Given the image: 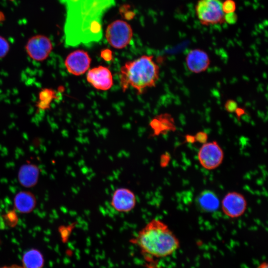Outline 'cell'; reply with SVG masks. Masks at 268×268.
<instances>
[{
  "instance_id": "22",
  "label": "cell",
  "mask_w": 268,
  "mask_h": 268,
  "mask_svg": "<svg viewBox=\"0 0 268 268\" xmlns=\"http://www.w3.org/2000/svg\"><path fill=\"white\" fill-rule=\"evenodd\" d=\"M237 103L233 99H228L224 104V108L228 113H234L238 108Z\"/></svg>"
},
{
  "instance_id": "2",
  "label": "cell",
  "mask_w": 268,
  "mask_h": 268,
  "mask_svg": "<svg viewBox=\"0 0 268 268\" xmlns=\"http://www.w3.org/2000/svg\"><path fill=\"white\" fill-rule=\"evenodd\" d=\"M130 242L138 247L149 262L171 256L180 246L179 239L169 226L156 218L146 224Z\"/></svg>"
},
{
  "instance_id": "1",
  "label": "cell",
  "mask_w": 268,
  "mask_h": 268,
  "mask_svg": "<svg viewBox=\"0 0 268 268\" xmlns=\"http://www.w3.org/2000/svg\"><path fill=\"white\" fill-rule=\"evenodd\" d=\"M66 8L65 42L76 47L99 42L103 37L102 18L115 0H60Z\"/></svg>"
},
{
  "instance_id": "5",
  "label": "cell",
  "mask_w": 268,
  "mask_h": 268,
  "mask_svg": "<svg viewBox=\"0 0 268 268\" xmlns=\"http://www.w3.org/2000/svg\"><path fill=\"white\" fill-rule=\"evenodd\" d=\"M133 36L132 28L127 22L116 20L109 24L106 29L105 37L108 43L117 49L127 47Z\"/></svg>"
},
{
  "instance_id": "17",
  "label": "cell",
  "mask_w": 268,
  "mask_h": 268,
  "mask_svg": "<svg viewBox=\"0 0 268 268\" xmlns=\"http://www.w3.org/2000/svg\"><path fill=\"white\" fill-rule=\"evenodd\" d=\"M38 176L37 169L31 165L23 167L19 173V179L22 185L25 186H32L37 181Z\"/></svg>"
},
{
  "instance_id": "15",
  "label": "cell",
  "mask_w": 268,
  "mask_h": 268,
  "mask_svg": "<svg viewBox=\"0 0 268 268\" xmlns=\"http://www.w3.org/2000/svg\"><path fill=\"white\" fill-rule=\"evenodd\" d=\"M23 268H42L44 260L41 252L36 249L26 251L22 257Z\"/></svg>"
},
{
  "instance_id": "11",
  "label": "cell",
  "mask_w": 268,
  "mask_h": 268,
  "mask_svg": "<svg viewBox=\"0 0 268 268\" xmlns=\"http://www.w3.org/2000/svg\"><path fill=\"white\" fill-rule=\"evenodd\" d=\"M87 81L95 88L107 90L113 85V76L107 67L99 66L90 69L86 75Z\"/></svg>"
},
{
  "instance_id": "28",
  "label": "cell",
  "mask_w": 268,
  "mask_h": 268,
  "mask_svg": "<svg viewBox=\"0 0 268 268\" xmlns=\"http://www.w3.org/2000/svg\"><path fill=\"white\" fill-rule=\"evenodd\" d=\"M5 227V224L2 216L0 214V230H3Z\"/></svg>"
},
{
  "instance_id": "18",
  "label": "cell",
  "mask_w": 268,
  "mask_h": 268,
  "mask_svg": "<svg viewBox=\"0 0 268 268\" xmlns=\"http://www.w3.org/2000/svg\"><path fill=\"white\" fill-rule=\"evenodd\" d=\"M55 92L49 89H45L39 93V101L38 107L42 109H46L49 107L50 104L54 99Z\"/></svg>"
},
{
  "instance_id": "27",
  "label": "cell",
  "mask_w": 268,
  "mask_h": 268,
  "mask_svg": "<svg viewBox=\"0 0 268 268\" xmlns=\"http://www.w3.org/2000/svg\"><path fill=\"white\" fill-rule=\"evenodd\" d=\"M186 140L188 142H194L195 141V136L188 134L186 136Z\"/></svg>"
},
{
  "instance_id": "12",
  "label": "cell",
  "mask_w": 268,
  "mask_h": 268,
  "mask_svg": "<svg viewBox=\"0 0 268 268\" xmlns=\"http://www.w3.org/2000/svg\"><path fill=\"white\" fill-rule=\"evenodd\" d=\"M185 61L189 70L195 73L205 71L210 64V58L207 53L200 49L190 51L186 57Z\"/></svg>"
},
{
  "instance_id": "4",
  "label": "cell",
  "mask_w": 268,
  "mask_h": 268,
  "mask_svg": "<svg viewBox=\"0 0 268 268\" xmlns=\"http://www.w3.org/2000/svg\"><path fill=\"white\" fill-rule=\"evenodd\" d=\"M222 4L221 0H199L195 10L200 22L204 25H212L224 22Z\"/></svg>"
},
{
  "instance_id": "16",
  "label": "cell",
  "mask_w": 268,
  "mask_h": 268,
  "mask_svg": "<svg viewBox=\"0 0 268 268\" xmlns=\"http://www.w3.org/2000/svg\"><path fill=\"white\" fill-rule=\"evenodd\" d=\"M16 208L20 212H28L32 210L35 204L33 196L28 192H20L14 199Z\"/></svg>"
},
{
  "instance_id": "26",
  "label": "cell",
  "mask_w": 268,
  "mask_h": 268,
  "mask_svg": "<svg viewBox=\"0 0 268 268\" xmlns=\"http://www.w3.org/2000/svg\"><path fill=\"white\" fill-rule=\"evenodd\" d=\"M234 113L236 114L237 117L238 119H240L243 115L245 114V110L243 108L238 107Z\"/></svg>"
},
{
  "instance_id": "6",
  "label": "cell",
  "mask_w": 268,
  "mask_h": 268,
  "mask_svg": "<svg viewBox=\"0 0 268 268\" xmlns=\"http://www.w3.org/2000/svg\"><path fill=\"white\" fill-rule=\"evenodd\" d=\"M198 158L203 168L209 170H214L223 162V150L216 141L206 142L200 148Z\"/></svg>"
},
{
  "instance_id": "21",
  "label": "cell",
  "mask_w": 268,
  "mask_h": 268,
  "mask_svg": "<svg viewBox=\"0 0 268 268\" xmlns=\"http://www.w3.org/2000/svg\"><path fill=\"white\" fill-rule=\"evenodd\" d=\"M120 12L124 18L127 20H131L135 16V13L130 9L129 5H124L121 7Z\"/></svg>"
},
{
  "instance_id": "13",
  "label": "cell",
  "mask_w": 268,
  "mask_h": 268,
  "mask_svg": "<svg viewBox=\"0 0 268 268\" xmlns=\"http://www.w3.org/2000/svg\"><path fill=\"white\" fill-rule=\"evenodd\" d=\"M196 203L200 209L205 212L215 211L220 205L217 196L208 190H203L199 194L196 198Z\"/></svg>"
},
{
  "instance_id": "7",
  "label": "cell",
  "mask_w": 268,
  "mask_h": 268,
  "mask_svg": "<svg viewBox=\"0 0 268 268\" xmlns=\"http://www.w3.org/2000/svg\"><path fill=\"white\" fill-rule=\"evenodd\" d=\"M221 207L225 215L231 218H236L245 213L247 201L242 194L236 191L230 192L222 200Z\"/></svg>"
},
{
  "instance_id": "24",
  "label": "cell",
  "mask_w": 268,
  "mask_h": 268,
  "mask_svg": "<svg viewBox=\"0 0 268 268\" xmlns=\"http://www.w3.org/2000/svg\"><path fill=\"white\" fill-rule=\"evenodd\" d=\"M101 57L105 61L109 62L113 60V52L109 49H104L101 51Z\"/></svg>"
},
{
  "instance_id": "9",
  "label": "cell",
  "mask_w": 268,
  "mask_h": 268,
  "mask_svg": "<svg viewBox=\"0 0 268 268\" xmlns=\"http://www.w3.org/2000/svg\"><path fill=\"white\" fill-rule=\"evenodd\" d=\"M136 204V197L134 193L127 188H119L113 192L111 199V205L119 212L128 213L133 210Z\"/></svg>"
},
{
  "instance_id": "20",
  "label": "cell",
  "mask_w": 268,
  "mask_h": 268,
  "mask_svg": "<svg viewBox=\"0 0 268 268\" xmlns=\"http://www.w3.org/2000/svg\"><path fill=\"white\" fill-rule=\"evenodd\" d=\"M9 44L3 37L0 36V59L4 58L9 50Z\"/></svg>"
},
{
  "instance_id": "10",
  "label": "cell",
  "mask_w": 268,
  "mask_h": 268,
  "mask_svg": "<svg viewBox=\"0 0 268 268\" xmlns=\"http://www.w3.org/2000/svg\"><path fill=\"white\" fill-rule=\"evenodd\" d=\"M91 59L86 51L77 50L69 53L65 61L66 67L71 74L79 76L89 68Z\"/></svg>"
},
{
  "instance_id": "8",
  "label": "cell",
  "mask_w": 268,
  "mask_h": 268,
  "mask_svg": "<svg viewBox=\"0 0 268 268\" xmlns=\"http://www.w3.org/2000/svg\"><path fill=\"white\" fill-rule=\"evenodd\" d=\"M26 51L33 60L41 62L46 60L53 49L50 39L43 35H36L31 38L27 42Z\"/></svg>"
},
{
  "instance_id": "23",
  "label": "cell",
  "mask_w": 268,
  "mask_h": 268,
  "mask_svg": "<svg viewBox=\"0 0 268 268\" xmlns=\"http://www.w3.org/2000/svg\"><path fill=\"white\" fill-rule=\"evenodd\" d=\"M237 20V15L236 13L234 12H230L228 13H224V21L230 24H235Z\"/></svg>"
},
{
  "instance_id": "29",
  "label": "cell",
  "mask_w": 268,
  "mask_h": 268,
  "mask_svg": "<svg viewBox=\"0 0 268 268\" xmlns=\"http://www.w3.org/2000/svg\"><path fill=\"white\" fill-rule=\"evenodd\" d=\"M0 268H23L22 267L17 265H12L11 266H6L4 267H0Z\"/></svg>"
},
{
  "instance_id": "19",
  "label": "cell",
  "mask_w": 268,
  "mask_h": 268,
  "mask_svg": "<svg viewBox=\"0 0 268 268\" xmlns=\"http://www.w3.org/2000/svg\"><path fill=\"white\" fill-rule=\"evenodd\" d=\"M222 8L224 13L234 12L236 9V4L233 0H225L222 2Z\"/></svg>"
},
{
  "instance_id": "25",
  "label": "cell",
  "mask_w": 268,
  "mask_h": 268,
  "mask_svg": "<svg viewBox=\"0 0 268 268\" xmlns=\"http://www.w3.org/2000/svg\"><path fill=\"white\" fill-rule=\"evenodd\" d=\"M195 141H198L201 143H204L207 142L208 138L207 134L202 131L198 132L195 136Z\"/></svg>"
},
{
  "instance_id": "30",
  "label": "cell",
  "mask_w": 268,
  "mask_h": 268,
  "mask_svg": "<svg viewBox=\"0 0 268 268\" xmlns=\"http://www.w3.org/2000/svg\"><path fill=\"white\" fill-rule=\"evenodd\" d=\"M257 268H268V265L267 262L261 263Z\"/></svg>"
},
{
  "instance_id": "3",
  "label": "cell",
  "mask_w": 268,
  "mask_h": 268,
  "mask_svg": "<svg viewBox=\"0 0 268 268\" xmlns=\"http://www.w3.org/2000/svg\"><path fill=\"white\" fill-rule=\"evenodd\" d=\"M159 67L152 56L143 55L126 62L120 68L119 78L123 91L132 87L141 94L154 87L159 79Z\"/></svg>"
},
{
  "instance_id": "14",
  "label": "cell",
  "mask_w": 268,
  "mask_h": 268,
  "mask_svg": "<svg viewBox=\"0 0 268 268\" xmlns=\"http://www.w3.org/2000/svg\"><path fill=\"white\" fill-rule=\"evenodd\" d=\"M151 126L154 131V135L166 134L176 130L173 117L168 114L160 115L154 118L151 122Z\"/></svg>"
}]
</instances>
